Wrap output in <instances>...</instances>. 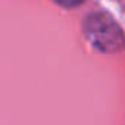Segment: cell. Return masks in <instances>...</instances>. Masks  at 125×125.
I'll list each match as a JSON object with an SVG mask.
<instances>
[{"label":"cell","mask_w":125,"mask_h":125,"mask_svg":"<svg viewBox=\"0 0 125 125\" xmlns=\"http://www.w3.org/2000/svg\"><path fill=\"white\" fill-rule=\"evenodd\" d=\"M56 3H59L60 6H65V8H75L78 5H81L84 0H54Z\"/></svg>","instance_id":"7a4b0ae2"},{"label":"cell","mask_w":125,"mask_h":125,"mask_svg":"<svg viewBox=\"0 0 125 125\" xmlns=\"http://www.w3.org/2000/svg\"><path fill=\"white\" fill-rule=\"evenodd\" d=\"M84 30L91 44L103 52H113L121 46V30L109 16L103 13H93L87 16Z\"/></svg>","instance_id":"6da1fadb"}]
</instances>
